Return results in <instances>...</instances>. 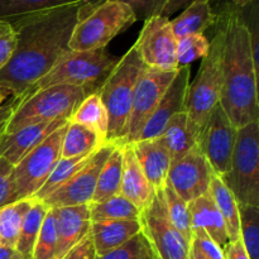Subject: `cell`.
<instances>
[{"instance_id": "obj_1", "label": "cell", "mask_w": 259, "mask_h": 259, "mask_svg": "<svg viewBox=\"0 0 259 259\" xmlns=\"http://www.w3.org/2000/svg\"><path fill=\"white\" fill-rule=\"evenodd\" d=\"M82 4L63 5L9 22L17 33V47L0 70V85L15 98L24 99L29 89L70 52L68 43Z\"/></svg>"}, {"instance_id": "obj_2", "label": "cell", "mask_w": 259, "mask_h": 259, "mask_svg": "<svg viewBox=\"0 0 259 259\" xmlns=\"http://www.w3.org/2000/svg\"><path fill=\"white\" fill-rule=\"evenodd\" d=\"M234 5L222 17L223 88L220 105L235 129L258 121V68L247 24Z\"/></svg>"}, {"instance_id": "obj_3", "label": "cell", "mask_w": 259, "mask_h": 259, "mask_svg": "<svg viewBox=\"0 0 259 259\" xmlns=\"http://www.w3.org/2000/svg\"><path fill=\"white\" fill-rule=\"evenodd\" d=\"M144 63L137 48L132 47L119 58L115 67L99 88L98 94L109 115V131L106 142L125 144L126 128L134 90Z\"/></svg>"}, {"instance_id": "obj_4", "label": "cell", "mask_w": 259, "mask_h": 259, "mask_svg": "<svg viewBox=\"0 0 259 259\" xmlns=\"http://www.w3.org/2000/svg\"><path fill=\"white\" fill-rule=\"evenodd\" d=\"M137 22L133 10L119 0H90L81 5L72 30L70 51L105 48L108 43Z\"/></svg>"}, {"instance_id": "obj_5", "label": "cell", "mask_w": 259, "mask_h": 259, "mask_svg": "<svg viewBox=\"0 0 259 259\" xmlns=\"http://www.w3.org/2000/svg\"><path fill=\"white\" fill-rule=\"evenodd\" d=\"M223 42L224 34L220 25L214 38L210 40L209 52L202 58L199 73L189 83L187 89L185 111L196 141H199L211 111L220 103L223 88Z\"/></svg>"}, {"instance_id": "obj_6", "label": "cell", "mask_w": 259, "mask_h": 259, "mask_svg": "<svg viewBox=\"0 0 259 259\" xmlns=\"http://www.w3.org/2000/svg\"><path fill=\"white\" fill-rule=\"evenodd\" d=\"M89 94H91L89 89L72 85H53L34 91L18 104L4 133H14L27 125L45 121L70 120Z\"/></svg>"}, {"instance_id": "obj_7", "label": "cell", "mask_w": 259, "mask_h": 259, "mask_svg": "<svg viewBox=\"0 0 259 259\" xmlns=\"http://www.w3.org/2000/svg\"><path fill=\"white\" fill-rule=\"evenodd\" d=\"M119 58L106 52L105 48L93 51H70L46 76L29 89L25 98L40 89L53 85L83 86L91 93L98 91Z\"/></svg>"}, {"instance_id": "obj_8", "label": "cell", "mask_w": 259, "mask_h": 259, "mask_svg": "<svg viewBox=\"0 0 259 259\" xmlns=\"http://www.w3.org/2000/svg\"><path fill=\"white\" fill-rule=\"evenodd\" d=\"M222 180L239 204L259 207V121L237 129L230 168Z\"/></svg>"}, {"instance_id": "obj_9", "label": "cell", "mask_w": 259, "mask_h": 259, "mask_svg": "<svg viewBox=\"0 0 259 259\" xmlns=\"http://www.w3.org/2000/svg\"><path fill=\"white\" fill-rule=\"evenodd\" d=\"M66 125L53 132L39 146L13 167V202L33 199L61 158V147Z\"/></svg>"}, {"instance_id": "obj_10", "label": "cell", "mask_w": 259, "mask_h": 259, "mask_svg": "<svg viewBox=\"0 0 259 259\" xmlns=\"http://www.w3.org/2000/svg\"><path fill=\"white\" fill-rule=\"evenodd\" d=\"M161 191H156L153 201L141 212L139 219L152 259H189L191 242L168 220Z\"/></svg>"}, {"instance_id": "obj_11", "label": "cell", "mask_w": 259, "mask_h": 259, "mask_svg": "<svg viewBox=\"0 0 259 259\" xmlns=\"http://www.w3.org/2000/svg\"><path fill=\"white\" fill-rule=\"evenodd\" d=\"M176 71H159L144 67L134 90L126 128L125 143L139 141L142 131L156 110L162 96L176 76Z\"/></svg>"}, {"instance_id": "obj_12", "label": "cell", "mask_w": 259, "mask_h": 259, "mask_svg": "<svg viewBox=\"0 0 259 259\" xmlns=\"http://www.w3.org/2000/svg\"><path fill=\"white\" fill-rule=\"evenodd\" d=\"M116 146L118 144L113 143V142H105L100 148L96 149L91 154L88 163L77 174L73 175L66 184H63L53 194L46 197L43 202L50 209L90 204L94 192H95L101 168Z\"/></svg>"}, {"instance_id": "obj_13", "label": "cell", "mask_w": 259, "mask_h": 259, "mask_svg": "<svg viewBox=\"0 0 259 259\" xmlns=\"http://www.w3.org/2000/svg\"><path fill=\"white\" fill-rule=\"evenodd\" d=\"M176 45L177 39L172 32L171 19L159 15L144 20L134 47L146 67L159 71H176L179 70Z\"/></svg>"}, {"instance_id": "obj_14", "label": "cell", "mask_w": 259, "mask_h": 259, "mask_svg": "<svg viewBox=\"0 0 259 259\" xmlns=\"http://www.w3.org/2000/svg\"><path fill=\"white\" fill-rule=\"evenodd\" d=\"M237 129L228 118L220 103L211 111L197 144L209 161L212 172L223 177L230 168Z\"/></svg>"}, {"instance_id": "obj_15", "label": "cell", "mask_w": 259, "mask_h": 259, "mask_svg": "<svg viewBox=\"0 0 259 259\" xmlns=\"http://www.w3.org/2000/svg\"><path fill=\"white\" fill-rule=\"evenodd\" d=\"M214 175L209 161L196 143L186 156L171 163L167 182L175 192L189 204L209 192L210 182Z\"/></svg>"}, {"instance_id": "obj_16", "label": "cell", "mask_w": 259, "mask_h": 259, "mask_svg": "<svg viewBox=\"0 0 259 259\" xmlns=\"http://www.w3.org/2000/svg\"><path fill=\"white\" fill-rule=\"evenodd\" d=\"M190 76H191V67L190 66L179 67L176 76L169 83L166 93L162 96L156 110L144 125L141 137H139V141L158 138L164 132L168 121L176 114L184 113Z\"/></svg>"}, {"instance_id": "obj_17", "label": "cell", "mask_w": 259, "mask_h": 259, "mask_svg": "<svg viewBox=\"0 0 259 259\" xmlns=\"http://www.w3.org/2000/svg\"><path fill=\"white\" fill-rule=\"evenodd\" d=\"M67 123L68 120L45 121V123L27 125L14 133H3L0 138V157L15 166L30 151L39 146L48 136Z\"/></svg>"}, {"instance_id": "obj_18", "label": "cell", "mask_w": 259, "mask_h": 259, "mask_svg": "<svg viewBox=\"0 0 259 259\" xmlns=\"http://www.w3.org/2000/svg\"><path fill=\"white\" fill-rule=\"evenodd\" d=\"M57 215L56 259H62L90 234L91 219L88 205L53 207Z\"/></svg>"}, {"instance_id": "obj_19", "label": "cell", "mask_w": 259, "mask_h": 259, "mask_svg": "<svg viewBox=\"0 0 259 259\" xmlns=\"http://www.w3.org/2000/svg\"><path fill=\"white\" fill-rule=\"evenodd\" d=\"M120 195L128 199L139 211H144L156 196V190L142 171L133 148L129 143L123 144V172Z\"/></svg>"}, {"instance_id": "obj_20", "label": "cell", "mask_w": 259, "mask_h": 259, "mask_svg": "<svg viewBox=\"0 0 259 259\" xmlns=\"http://www.w3.org/2000/svg\"><path fill=\"white\" fill-rule=\"evenodd\" d=\"M142 171L156 191H161L167 182L171 157L159 138L142 139L129 143Z\"/></svg>"}, {"instance_id": "obj_21", "label": "cell", "mask_w": 259, "mask_h": 259, "mask_svg": "<svg viewBox=\"0 0 259 259\" xmlns=\"http://www.w3.org/2000/svg\"><path fill=\"white\" fill-rule=\"evenodd\" d=\"M190 218H191V228H200L205 230L211 237V239L224 249L229 243L227 228L224 219L218 210L210 192L192 200L189 204Z\"/></svg>"}, {"instance_id": "obj_22", "label": "cell", "mask_w": 259, "mask_h": 259, "mask_svg": "<svg viewBox=\"0 0 259 259\" xmlns=\"http://www.w3.org/2000/svg\"><path fill=\"white\" fill-rule=\"evenodd\" d=\"M141 232V223L134 220L91 222L90 228L91 239L98 257L120 247Z\"/></svg>"}, {"instance_id": "obj_23", "label": "cell", "mask_w": 259, "mask_h": 259, "mask_svg": "<svg viewBox=\"0 0 259 259\" xmlns=\"http://www.w3.org/2000/svg\"><path fill=\"white\" fill-rule=\"evenodd\" d=\"M217 20L210 0H194L179 17L171 20V28L176 39H180L186 35L204 34Z\"/></svg>"}, {"instance_id": "obj_24", "label": "cell", "mask_w": 259, "mask_h": 259, "mask_svg": "<svg viewBox=\"0 0 259 259\" xmlns=\"http://www.w3.org/2000/svg\"><path fill=\"white\" fill-rule=\"evenodd\" d=\"M158 138L166 147L167 152L171 157V163L180 161L197 143L191 131V126H190L186 111L176 114L168 121L164 132Z\"/></svg>"}, {"instance_id": "obj_25", "label": "cell", "mask_w": 259, "mask_h": 259, "mask_svg": "<svg viewBox=\"0 0 259 259\" xmlns=\"http://www.w3.org/2000/svg\"><path fill=\"white\" fill-rule=\"evenodd\" d=\"M105 143L95 132L81 124L68 121L61 147V158H73L93 154Z\"/></svg>"}, {"instance_id": "obj_26", "label": "cell", "mask_w": 259, "mask_h": 259, "mask_svg": "<svg viewBox=\"0 0 259 259\" xmlns=\"http://www.w3.org/2000/svg\"><path fill=\"white\" fill-rule=\"evenodd\" d=\"M209 192L217 205L218 210L224 219L225 228H227L229 242L240 239V227H239V209L238 201L234 195L232 194L227 185L223 182L222 177L214 175L210 182Z\"/></svg>"}, {"instance_id": "obj_27", "label": "cell", "mask_w": 259, "mask_h": 259, "mask_svg": "<svg viewBox=\"0 0 259 259\" xmlns=\"http://www.w3.org/2000/svg\"><path fill=\"white\" fill-rule=\"evenodd\" d=\"M68 121H73V123L81 124L91 129L106 142L109 131V115L98 91L89 94L81 101Z\"/></svg>"}, {"instance_id": "obj_28", "label": "cell", "mask_w": 259, "mask_h": 259, "mask_svg": "<svg viewBox=\"0 0 259 259\" xmlns=\"http://www.w3.org/2000/svg\"><path fill=\"white\" fill-rule=\"evenodd\" d=\"M123 172V144H118L104 163L91 202H101L120 195Z\"/></svg>"}, {"instance_id": "obj_29", "label": "cell", "mask_w": 259, "mask_h": 259, "mask_svg": "<svg viewBox=\"0 0 259 259\" xmlns=\"http://www.w3.org/2000/svg\"><path fill=\"white\" fill-rule=\"evenodd\" d=\"M48 210L50 207L45 202L33 199L32 206L24 215V219L22 222L19 237L15 245V250L23 259L32 258L33 249H34Z\"/></svg>"}, {"instance_id": "obj_30", "label": "cell", "mask_w": 259, "mask_h": 259, "mask_svg": "<svg viewBox=\"0 0 259 259\" xmlns=\"http://www.w3.org/2000/svg\"><path fill=\"white\" fill-rule=\"evenodd\" d=\"M88 206L91 222H139L141 219V211L121 195H116L101 202H90Z\"/></svg>"}, {"instance_id": "obj_31", "label": "cell", "mask_w": 259, "mask_h": 259, "mask_svg": "<svg viewBox=\"0 0 259 259\" xmlns=\"http://www.w3.org/2000/svg\"><path fill=\"white\" fill-rule=\"evenodd\" d=\"M32 204L33 199L19 200L0 209V247L15 249L22 222Z\"/></svg>"}, {"instance_id": "obj_32", "label": "cell", "mask_w": 259, "mask_h": 259, "mask_svg": "<svg viewBox=\"0 0 259 259\" xmlns=\"http://www.w3.org/2000/svg\"><path fill=\"white\" fill-rule=\"evenodd\" d=\"M85 2L90 0H0V19L13 22L25 15Z\"/></svg>"}, {"instance_id": "obj_33", "label": "cell", "mask_w": 259, "mask_h": 259, "mask_svg": "<svg viewBox=\"0 0 259 259\" xmlns=\"http://www.w3.org/2000/svg\"><path fill=\"white\" fill-rule=\"evenodd\" d=\"M91 154L83 157H73V158H60L53 171L48 176L47 181L43 184V186L40 187V190L35 194L33 199L43 201L46 197L50 196L56 190L60 189L63 184H66L73 175L77 174L88 163Z\"/></svg>"}, {"instance_id": "obj_34", "label": "cell", "mask_w": 259, "mask_h": 259, "mask_svg": "<svg viewBox=\"0 0 259 259\" xmlns=\"http://www.w3.org/2000/svg\"><path fill=\"white\" fill-rule=\"evenodd\" d=\"M161 192L162 199H163L164 210H166L168 220L187 240L191 242V218H190L189 205H187V202H185L175 192V190L169 186L168 182H166V185H164Z\"/></svg>"}, {"instance_id": "obj_35", "label": "cell", "mask_w": 259, "mask_h": 259, "mask_svg": "<svg viewBox=\"0 0 259 259\" xmlns=\"http://www.w3.org/2000/svg\"><path fill=\"white\" fill-rule=\"evenodd\" d=\"M240 240L250 259H259V207L239 204Z\"/></svg>"}, {"instance_id": "obj_36", "label": "cell", "mask_w": 259, "mask_h": 259, "mask_svg": "<svg viewBox=\"0 0 259 259\" xmlns=\"http://www.w3.org/2000/svg\"><path fill=\"white\" fill-rule=\"evenodd\" d=\"M57 247V215L55 209L48 210L38 235L30 259H56Z\"/></svg>"}, {"instance_id": "obj_37", "label": "cell", "mask_w": 259, "mask_h": 259, "mask_svg": "<svg viewBox=\"0 0 259 259\" xmlns=\"http://www.w3.org/2000/svg\"><path fill=\"white\" fill-rule=\"evenodd\" d=\"M210 48V40L204 34H191L177 39L176 60L179 67L190 66L194 61L204 58Z\"/></svg>"}, {"instance_id": "obj_38", "label": "cell", "mask_w": 259, "mask_h": 259, "mask_svg": "<svg viewBox=\"0 0 259 259\" xmlns=\"http://www.w3.org/2000/svg\"><path fill=\"white\" fill-rule=\"evenodd\" d=\"M96 259H152V254L148 243L141 232L123 245L99 255Z\"/></svg>"}, {"instance_id": "obj_39", "label": "cell", "mask_w": 259, "mask_h": 259, "mask_svg": "<svg viewBox=\"0 0 259 259\" xmlns=\"http://www.w3.org/2000/svg\"><path fill=\"white\" fill-rule=\"evenodd\" d=\"M133 10L137 20H147L159 17L163 13L168 0H119Z\"/></svg>"}, {"instance_id": "obj_40", "label": "cell", "mask_w": 259, "mask_h": 259, "mask_svg": "<svg viewBox=\"0 0 259 259\" xmlns=\"http://www.w3.org/2000/svg\"><path fill=\"white\" fill-rule=\"evenodd\" d=\"M191 245H194L205 258L207 259H224L223 249L211 239L205 230L200 228L192 229Z\"/></svg>"}, {"instance_id": "obj_41", "label": "cell", "mask_w": 259, "mask_h": 259, "mask_svg": "<svg viewBox=\"0 0 259 259\" xmlns=\"http://www.w3.org/2000/svg\"><path fill=\"white\" fill-rule=\"evenodd\" d=\"M17 47V33L7 20L0 19V70L7 65Z\"/></svg>"}, {"instance_id": "obj_42", "label": "cell", "mask_w": 259, "mask_h": 259, "mask_svg": "<svg viewBox=\"0 0 259 259\" xmlns=\"http://www.w3.org/2000/svg\"><path fill=\"white\" fill-rule=\"evenodd\" d=\"M13 164L0 157V209L13 202L12 171Z\"/></svg>"}, {"instance_id": "obj_43", "label": "cell", "mask_w": 259, "mask_h": 259, "mask_svg": "<svg viewBox=\"0 0 259 259\" xmlns=\"http://www.w3.org/2000/svg\"><path fill=\"white\" fill-rule=\"evenodd\" d=\"M95 247H94L91 235L89 234L81 243H78L73 249H71L62 259H96Z\"/></svg>"}, {"instance_id": "obj_44", "label": "cell", "mask_w": 259, "mask_h": 259, "mask_svg": "<svg viewBox=\"0 0 259 259\" xmlns=\"http://www.w3.org/2000/svg\"><path fill=\"white\" fill-rule=\"evenodd\" d=\"M223 253H224V259H250L240 239L228 243L223 249Z\"/></svg>"}, {"instance_id": "obj_45", "label": "cell", "mask_w": 259, "mask_h": 259, "mask_svg": "<svg viewBox=\"0 0 259 259\" xmlns=\"http://www.w3.org/2000/svg\"><path fill=\"white\" fill-rule=\"evenodd\" d=\"M22 100H23L22 98H15V96H13L12 99H9V100H8L7 103L0 108V126L7 125L8 120H9L10 116H12L13 111L15 110L18 104H19Z\"/></svg>"}, {"instance_id": "obj_46", "label": "cell", "mask_w": 259, "mask_h": 259, "mask_svg": "<svg viewBox=\"0 0 259 259\" xmlns=\"http://www.w3.org/2000/svg\"><path fill=\"white\" fill-rule=\"evenodd\" d=\"M192 2H194V0H168L163 13H162V17L169 18L171 15H174L175 13L179 12V10L185 9V8Z\"/></svg>"}, {"instance_id": "obj_47", "label": "cell", "mask_w": 259, "mask_h": 259, "mask_svg": "<svg viewBox=\"0 0 259 259\" xmlns=\"http://www.w3.org/2000/svg\"><path fill=\"white\" fill-rule=\"evenodd\" d=\"M19 254L13 248L0 247V259H18Z\"/></svg>"}, {"instance_id": "obj_48", "label": "cell", "mask_w": 259, "mask_h": 259, "mask_svg": "<svg viewBox=\"0 0 259 259\" xmlns=\"http://www.w3.org/2000/svg\"><path fill=\"white\" fill-rule=\"evenodd\" d=\"M12 98H13L12 91L8 90L7 88H4V86L0 85V108H2V106Z\"/></svg>"}, {"instance_id": "obj_49", "label": "cell", "mask_w": 259, "mask_h": 259, "mask_svg": "<svg viewBox=\"0 0 259 259\" xmlns=\"http://www.w3.org/2000/svg\"><path fill=\"white\" fill-rule=\"evenodd\" d=\"M257 0H233V5L238 9H244V8L250 7L253 3H255Z\"/></svg>"}, {"instance_id": "obj_50", "label": "cell", "mask_w": 259, "mask_h": 259, "mask_svg": "<svg viewBox=\"0 0 259 259\" xmlns=\"http://www.w3.org/2000/svg\"><path fill=\"white\" fill-rule=\"evenodd\" d=\"M189 259H207V258H205L204 255H202L201 253H200L199 250L194 247V245H191V248H190Z\"/></svg>"}, {"instance_id": "obj_51", "label": "cell", "mask_w": 259, "mask_h": 259, "mask_svg": "<svg viewBox=\"0 0 259 259\" xmlns=\"http://www.w3.org/2000/svg\"><path fill=\"white\" fill-rule=\"evenodd\" d=\"M5 126H7V125H2V126H0V138H2L3 133H4V131H5Z\"/></svg>"}, {"instance_id": "obj_52", "label": "cell", "mask_w": 259, "mask_h": 259, "mask_svg": "<svg viewBox=\"0 0 259 259\" xmlns=\"http://www.w3.org/2000/svg\"><path fill=\"white\" fill-rule=\"evenodd\" d=\"M18 259H23V258H22V257H20V255H19V258H18Z\"/></svg>"}]
</instances>
